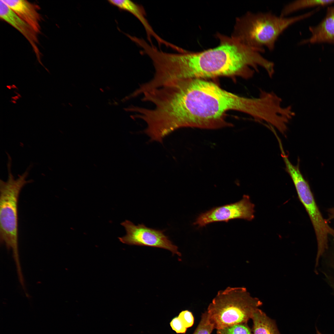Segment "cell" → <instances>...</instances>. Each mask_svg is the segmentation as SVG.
<instances>
[{
    "instance_id": "cell-12",
    "label": "cell",
    "mask_w": 334,
    "mask_h": 334,
    "mask_svg": "<svg viewBox=\"0 0 334 334\" xmlns=\"http://www.w3.org/2000/svg\"><path fill=\"white\" fill-rule=\"evenodd\" d=\"M2 0L37 33L40 32L41 16L34 4L24 0Z\"/></svg>"
},
{
    "instance_id": "cell-5",
    "label": "cell",
    "mask_w": 334,
    "mask_h": 334,
    "mask_svg": "<svg viewBox=\"0 0 334 334\" xmlns=\"http://www.w3.org/2000/svg\"><path fill=\"white\" fill-rule=\"evenodd\" d=\"M11 161H8L7 180L0 181V238L8 247L15 249L18 240V202L20 192L26 184L29 170L15 178L11 171Z\"/></svg>"
},
{
    "instance_id": "cell-16",
    "label": "cell",
    "mask_w": 334,
    "mask_h": 334,
    "mask_svg": "<svg viewBox=\"0 0 334 334\" xmlns=\"http://www.w3.org/2000/svg\"><path fill=\"white\" fill-rule=\"evenodd\" d=\"M214 329L206 311L202 314L199 323L193 334H211Z\"/></svg>"
},
{
    "instance_id": "cell-21",
    "label": "cell",
    "mask_w": 334,
    "mask_h": 334,
    "mask_svg": "<svg viewBox=\"0 0 334 334\" xmlns=\"http://www.w3.org/2000/svg\"><path fill=\"white\" fill-rule=\"evenodd\" d=\"M316 333H317V334H322V333H321V332H319V330H318V329H317V328H316Z\"/></svg>"
},
{
    "instance_id": "cell-10",
    "label": "cell",
    "mask_w": 334,
    "mask_h": 334,
    "mask_svg": "<svg viewBox=\"0 0 334 334\" xmlns=\"http://www.w3.org/2000/svg\"><path fill=\"white\" fill-rule=\"evenodd\" d=\"M0 17L19 31L31 45L39 61L40 62L39 52L37 46L38 43L37 33L11 9L2 0L0 1Z\"/></svg>"
},
{
    "instance_id": "cell-3",
    "label": "cell",
    "mask_w": 334,
    "mask_h": 334,
    "mask_svg": "<svg viewBox=\"0 0 334 334\" xmlns=\"http://www.w3.org/2000/svg\"><path fill=\"white\" fill-rule=\"evenodd\" d=\"M315 10L291 17L278 16L270 12H247L237 18L232 36L262 53L264 47L272 51L280 35L292 24L306 19Z\"/></svg>"
},
{
    "instance_id": "cell-13",
    "label": "cell",
    "mask_w": 334,
    "mask_h": 334,
    "mask_svg": "<svg viewBox=\"0 0 334 334\" xmlns=\"http://www.w3.org/2000/svg\"><path fill=\"white\" fill-rule=\"evenodd\" d=\"M252 334H280L275 322L259 308L253 313Z\"/></svg>"
},
{
    "instance_id": "cell-25",
    "label": "cell",
    "mask_w": 334,
    "mask_h": 334,
    "mask_svg": "<svg viewBox=\"0 0 334 334\" xmlns=\"http://www.w3.org/2000/svg\"><path fill=\"white\" fill-rule=\"evenodd\" d=\"M322 256H323V255H322ZM319 259H316V260H319Z\"/></svg>"
},
{
    "instance_id": "cell-14",
    "label": "cell",
    "mask_w": 334,
    "mask_h": 334,
    "mask_svg": "<svg viewBox=\"0 0 334 334\" xmlns=\"http://www.w3.org/2000/svg\"><path fill=\"white\" fill-rule=\"evenodd\" d=\"M334 4V0H299L294 1L285 5L280 15L286 17L298 10L315 6H324Z\"/></svg>"
},
{
    "instance_id": "cell-19",
    "label": "cell",
    "mask_w": 334,
    "mask_h": 334,
    "mask_svg": "<svg viewBox=\"0 0 334 334\" xmlns=\"http://www.w3.org/2000/svg\"><path fill=\"white\" fill-rule=\"evenodd\" d=\"M178 316L182 320L187 328L193 325L194 318L191 311L187 310H183L179 313Z\"/></svg>"
},
{
    "instance_id": "cell-4",
    "label": "cell",
    "mask_w": 334,
    "mask_h": 334,
    "mask_svg": "<svg viewBox=\"0 0 334 334\" xmlns=\"http://www.w3.org/2000/svg\"><path fill=\"white\" fill-rule=\"evenodd\" d=\"M262 305L245 288L228 287L218 292L206 311L210 322L217 330L247 323Z\"/></svg>"
},
{
    "instance_id": "cell-23",
    "label": "cell",
    "mask_w": 334,
    "mask_h": 334,
    "mask_svg": "<svg viewBox=\"0 0 334 334\" xmlns=\"http://www.w3.org/2000/svg\"><path fill=\"white\" fill-rule=\"evenodd\" d=\"M320 259H319V260H316V259H315V260H316V261H317V262H318V261H319V260H320Z\"/></svg>"
},
{
    "instance_id": "cell-15",
    "label": "cell",
    "mask_w": 334,
    "mask_h": 334,
    "mask_svg": "<svg viewBox=\"0 0 334 334\" xmlns=\"http://www.w3.org/2000/svg\"><path fill=\"white\" fill-rule=\"evenodd\" d=\"M217 334H252L247 323L234 325L217 330Z\"/></svg>"
},
{
    "instance_id": "cell-6",
    "label": "cell",
    "mask_w": 334,
    "mask_h": 334,
    "mask_svg": "<svg viewBox=\"0 0 334 334\" xmlns=\"http://www.w3.org/2000/svg\"><path fill=\"white\" fill-rule=\"evenodd\" d=\"M281 156L285 165V169L290 176L299 199L308 213L313 226L317 242H327L329 235H334V229L323 217L315 202L307 181L300 171L299 160L296 165L292 164L285 153Z\"/></svg>"
},
{
    "instance_id": "cell-24",
    "label": "cell",
    "mask_w": 334,
    "mask_h": 334,
    "mask_svg": "<svg viewBox=\"0 0 334 334\" xmlns=\"http://www.w3.org/2000/svg\"><path fill=\"white\" fill-rule=\"evenodd\" d=\"M320 259H321V258H320ZM319 262H318V263H315V264H318V263H319Z\"/></svg>"
},
{
    "instance_id": "cell-1",
    "label": "cell",
    "mask_w": 334,
    "mask_h": 334,
    "mask_svg": "<svg viewBox=\"0 0 334 334\" xmlns=\"http://www.w3.org/2000/svg\"><path fill=\"white\" fill-rule=\"evenodd\" d=\"M250 98L224 90L201 79L179 80L162 87L156 103L157 117L173 132L182 127L214 129L230 126L225 113L235 110L248 114Z\"/></svg>"
},
{
    "instance_id": "cell-2",
    "label": "cell",
    "mask_w": 334,
    "mask_h": 334,
    "mask_svg": "<svg viewBox=\"0 0 334 334\" xmlns=\"http://www.w3.org/2000/svg\"><path fill=\"white\" fill-rule=\"evenodd\" d=\"M217 36L220 44L215 48L200 52L169 53L165 65L170 78L174 81L221 76L248 79L265 65V58L257 50L232 36Z\"/></svg>"
},
{
    "instance_id": "cell-18",
    "label": "cell",
    "mask_w": 334,
    "mask_h": 334,
    "mask_svg": "<svg viewBox=\"0 0 334 334\" xmlns=\"http://www.w3.org/2000/svg\"><path fill=\"white\" fill-rule=\"evenodd\" d=\"M170 325L172 329L177 333L184 334L186 332L187 328L178 316L172 320Z\"/></svg>"
},
{
    "instance_id": "cell-7",
    "label": "cell",
    "mask_w": 334,
    "mask_h": 334,
    "mask_svg": "<svg viewBox=\"0 0 334 334\" xmlns=\"http://www.w3.org/2000/svg\"><path fill=\"white\" fill-rule=\"evenodd\" d=\"M121 224L125 228L126 232L124 236L118 238L122 243L130 245L161 248L169 250L173 255L181 256L178 250V247L164 234L165 230L150 228L143 224L136 225L127 220Z\"/></svg>"
},
{
    "instance_id": "cell-11",
    "label": "cell",
    "mask_w": 334,
    "mask_h": 334,
    "mask_svg": "<svg viewBox=\"0 0 334 334\" xmlns=\"http://www.w3.org/2000/svg\"><path fill=\"white\" fill-rule=\"evenodd\" d=\"M108 1L111 5L117 7L119 9L131 13L139 20L145 29L150 45H153L151 39V37L153 36L156 40L159 45L163 44L173 49L175 48V45L162 39L154 31L146 19L144 10L141 6L129 0H110Z\"/></svg>"
},
{
    "instance_id": "cell-9",
    "label": "cell",
    "mask_w": 334,
    "mask_h": 334,
    "mask_svg": "<svg viewBox=\"0 0 334 334\" xmlns=\"http://www.w3.org/2000/svg\"><path fill=\"white\" fill-rule=\"evenodd\" d=\"M309 30L311 36L301 41L300 45L321 43L334 45V5L328 7L324 19L317 25L310 26Z\"/></svg>"
},
{
    "instance_id": "cell-20",
    "label": "cell",
    "mask_w": 334,
    "mask_h": 334,
    "mask_svg": "<svg viewBox=\"0 0 334 334\" xmlns=\"http://www.w3.org/2000/svg\"><path fill=\"white\" fill-rule=\"evenodd\" d=\"M327 212H328V217L327 220L328 221L334 219V207L329 208Z\"/></svg>"
},
{
    "instance_id": "cell-8",
    "label": "cell",
    "mask_w": 334,
    "mask_h": 334,
    "mask_svg": "<svg viewBox=\"0 0 334 334\" xmlns=\"http://www.w3.org/2000/svg\"><path fill=\"white\" fill-rule=\"evenodd\" d=\"M255 204L250 196L243 195L242 198L237 202L214 208L200 214L194 225L202 227L209 223L218 221L228 222L236 219L251 221L254 217Z\"/></svg>"
},
{
    "instance_id": "cell-22",
    "label": "cell",
    "mask_w": 334,
    "mask_h": 334,
    "mask_svg": "<svg viewBox=\"0 0 334 334\" xmlns=\"http://www.w3.org/2000/svg\"><path fill=\"white\" fill-rule=\"evenodd\" d=\"M319 260H319V261H318V262H317V261H316V260H315V263H318V262H319Z\"/></svg>"
},
{
    "instance_id": "cell-26",
    "label": "cell",
    "mask_w": 334,
    "mask_h": 334,
    "mask_svg": "<svg viewBox=\"0 0 334 334\" xmlns=\"http://www.w3.org/2000/svg\"><path fill=\"white\" fill-rule=\"evenodd\" d=\"M319 263H318V264H319ZM318 264H315V265H316V266H317V265H318Z\"/></svg>"
},
{
    "instance_id": "cell-17",
    "label": "cell",
    "mask_w": 334,
    "mask_h": 334,
    "mask_svg": "<svg viewBox=\"0 0 334 334\" xmlns=\"http://www.w3.org/2000/svg\"><path fill=\"white\" fill-rule=\"evenodd\" d=\"M332 249V252L331 254V258L328 261L329 267L330 272H327L325 274L326 278L331 286L332 288L334 290V238L333 239Z\"/></svg>"
}]
</instances>
